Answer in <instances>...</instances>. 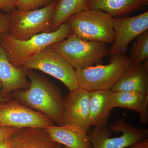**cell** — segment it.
Masks as SVG:
<instances>
[{"label":"cell","mask_w":148,"mask_h":148,"mask_svg":"<svg viewBox=\"0 0 148 148\" xmlns=\"http://www.w3.org/2000/svg\"><path fill=\"white\" fill-rule=\"evenodd\" d=\"M30 85L27 90L13 91L10 98L44 114L56 125H63L64 98L61 89L41 74L30 70Z\"/></svg>","instance_id":"6da1fadb"},{"label":"cell","mask_w":148,"mask_h":148,"mask_svg":"<svg viewBox=\"0 0 148 148\" xmlns=\"http://www.w3.org/2000/svg\"><path fill=\"white\" fill-rule=\"evenodd\" d=\"M72 33L66 21L53 32L38 34L27 40L16 39L8 32H4L0 34V44L5 50L11 64L20 67L37 53L65 40Z\"/></svg>","instance_id":"7a4b0ae2"},{"label":"cell","mask_w":148,"mask_h":148,"mask_svg":"<svg viewBox=\"0 0 148 148\" xmlns=\"http://www.w3.org/2000/svg\"><path fill=\"white\" fill-rule=\"evenodd\" d=\"M49 47L64 56L75 71L101 64L103 58L109 55L105 43L82 40L73 33Z\"/></svg>","instance_id":"3957f363"},{"label":"cell","mask_w":148,"mask_h":148,"mask_svg":"<svg viewBox=\"0 0 148 148\" xmlns=\"http://www.w3.org/2000/svg\"><path fill=\"white\" fill-rule=\"evenodd\" d=\"M110 63L76 71L79 87L88 90H111L115 84L132 65L126 53L110 56Z\"/></svg>","instance_id":"277c9868"},{"label":"cell","mask_w":148,"mask_h":148,"mask_svg":"<svg viewBox=\"0 0 148 148\" xmlns=\"http://www.w3.org/2000/svg\"><path fill=\"white\" fill-rule=\"evenodd\" d=\"M113 18L102 11L86 9L70 16L66 21L79 38L113 44L115 39Z\"/></svg>","instance_id":"5b68a950"},{"label":"cell","mask_w":148,"mask_h":148,"mask_svg":"<svg viewBox=\"0 0 148 148\" xmlns=\"http://www.w3.org/2000/svg\"><path fill=\"white\" fill-rule=\"evenodd\" d=\"M56 3L33 10L15 9L10 13L9 34L16 39L27 40L38 34L52 32Z\"/></svg>","instance_id":"8992f818"},{"label":"cell","mask_w":148,"mask_h":148,"mask_svg":"<svg viewBox=\"0 0 148 148\" xmlns=\"http://www.w3.org/2000/svg\"><path fill=\"white\" fill-rule=\"evenodd\" d=\"M93 148H125L148 138V129L133 127L119 119L106 127H94L87 133Z\"/></svg>","instance_id":"52a82bcc"},{"label":"cell","mask_w":148,"mask_h":148,"mask_svg":"<svg viewBox=\"0 0 148 148\" xmlns=\"http://www.w3.org/2000/svg\"><path fill=\"white\" fill-rule=\"evenodd\" d=\"M23 66L54 77L63 82L70 91L79 88L75 70L64 56L49 46L27 60Z\"/></svg>","instance_id":"ba28073f"},{"label":"cell","mask_w":148,"mask_h":148,"mask_svg":"<svg viewBox=\"0 0 148 148\" xmlns=\"http://www.w3.org/2000/svg\"><path fill=\"white\" fill-rule=\"evenodd\" d=\"M53 125L44 114L24 106L16 99L9 98L0 102L1 126L44 128Z\"/></svg>","instance_id":"9c48e42d"},{"label":"cell","mask_w":148,"mask_h":148,"mask_svg":"<svg viewBox=\"0 0 148 148\" xmlns=\"http://www.w3.org/2000/svg\"><path fill=\"white\" fill-rule=\"evenodd\" d=\"M115 39L109 56L126 53L130 43L148 29V12L131 17L114 18Z\"/></svg>","instance_id":"30bf717a"},{"label":"cell","mask_w":148,"mask_h":148,"mask_svg":"<svg viewBox=\"0 0 148 148\" xmlns=\"http://www.w3.org/2000/svg\"><path fill=\"white\" fill-rule=\"evenodd\" d=\"M89 101L90 91L79 87L70 91L64 98L63 124L77 126L88 133L91 127Z\"/></svg>","instance_id":"8fae6325"},{"label":"cell","mask_w":148,"mask_h":148,"mask_svg":"<svg viewBox=\"0 0 148 148\" xmlns=\"http://www.w3.org/2000/svg\"><path fill=\"white\" fill-rule=\"evenodd\" d=\"M29 71L23 66L16 67L11 64L5 50L0 44L1 94L3 98H10L13 91L29 88L30 82L27 77Z\"/></svg>","instance_id":"7c38bea8"},{"label":"cell","mask_w":148,"mask_h":148,"mask_svg":"<svg viewBox=\"0 0 148 148\" xmlns=\"http://www.w3.org/2000/svg\"><path fill=\"white\" fill-rule=\"evenodd\" d=\"M10 137L11 148H57L62 146L40 127L18 128Z\"/></svg>","instance_id":"4fadbf2b"},{"label":"cell","mask_w":148,"mask_h":148,"mask_svg":"<svg viewBox=\"0 0 148 148\" xmlns=\"http://www.w3.org/2000/svg\"><path fill=\"white\" fill-rule=\"evenodd\" d=\"M44 129L53 141L67 147L93 148L87 133L77 126L53 125Z\"/></svg>","instance_id":"5bb4252c"},{"label":"cell","mask_w":148,"mask_h":148,"mask_svg":"<svg viewBox=\"0 0 148 148\" xmlns=\"http://www.w3.org/2000/svg\"><path fill=\"white\" fill-rule=\"evenodd\" d=\"M112 91H134L148 94V60L132 64L111 89Z\"/></svg>","instance_id":"9a60e30c"},{"label":"cell","mask_w":148,"mask_h":148,"mask_svg":"<svg viewBox=\"0 0 148 148\" xmlns=\"http://www.w3.org/2000/svg\"><path fill=\"white\" fill-rule=\"evenodd\" d=\"M111 90L90 91L89 118L91 126H108L109 118L113 106Z\"/></svg>","instance_id":"2e32d148"},{"label":"cell","mask_w":148,"mask_h":148,"mask_svg":"<svg viewBox=\"0 0 148 148\" xmlns=\"http://www.w3.org/2000/svg\"><path fill=\"white\" fill-rule=\"evenodd\" d=\"M86 9L102 11L113 17L143 9L148 0H86Z\"/></svg>","instance_id":"e0dca14e"},{"label":"cell","mask_w":148,"mask_h":148,"mask_svg":"<svg viewBox=\"0 0 148 148\" xmlns=\"http://www.w3.org/2000/svg\"><path fill=\"white\" fill-rule=\"evenodd\" d=\"M86 9V0H57L56 3L52 32L66 22L70 16Z\"/></svg>","instance_id":"ac0fdd59"},{"label":"cell","mask_w":148,"mask_h":148,"mask_svg":"<svg viewBox=\"0 0 148 148\" xmlns=\"http://www.w3.org/2000/svg\"><path fill=\"white\" fill-rule=\"evenodd\" d=\"M114 108L118 107L140 112L148 100V94L134 91H112Z\"/></svg>","instance_id":"d6986e66"},{"label":"cell","mask_w":148,"mask_h":148,"mask_svg":"<svg viewBox=\"0 0 148 148\" xmlns=\"http://www.w3.org/2000/svg\"><path fill=\"white\" fill-rule=\"evenodd\" d=\"M135 39L129 57L132 64H141L148 60V29Z\"/></svg>","instance_id":"ffe728a7"},{"label":"cell","mask_w":148,"mask_h":148,"mask_svg":"<svg viewBox=\"0 0 148 148\" xmlns=\"http://www.w3.org/2000/svg\"><path fill=\"white\" fill-rule=\"evenodd\" d=\"M57 0H18L16 9L21 11L33 10L56 3Z\"/></svg>","instance_id":"44dd1931"},{"label":"cell","mask_w":148,"mask_h":148,"mask_svg":"<svg viewBox=\"0 0 148 148\" xmlns=\"http://www.w3.org/2000/svg\"><path fill=\"white\" fill-rule=\"evenodd\" d=\"M18 0H0V10L5 13H10L16 9Z\"/></svg>","instance_id":"7402d4cb"},{"label":"cell","mask_w":148,"mask_h":148,"mask_svg":"<svg viewBox=\"0 0 148 148\" xmlns=\"http://www.w3.org/2000/svg\"><path fill=\"white\" fill-rule=\"evenodd\" d=\"M10 16V13H3L0 11V34L8 32Z\"/></svg>","instance_id":"603a6c76"},{"label":"cell","mask_w":148,"mask_h":148,"mask_svg":"<svg viewBox=\"0 0 148 148\" xmlns=\"http://www.w3.org/2000/svg\"><path fill=\"white\" fill-rule=\"evenodd\" d=\"M18 129L16 127L1 126L0 127V141L10 136Z\"/></svg>","instance_id":"cb8c5ba5"},{"label":"cell","mask_w":148,"mask_h":148,"mask_svg":"<svg viewBox=\"0 0 148 148\" xmlns=\"http://www.w3.org/2000/svg\"><path fill=\"white\" fill-rule=\"evenodd\" d=\"M139 114L140 121L143 123L146 124L148 121V100L146 101Z\"/></svg>","instance_id":"d4e9b609"},{"label":"cell","mask_w":148,"mask_h":148,"mask_svg":"<svg viewBox=\"0 0 148 148\" xmlns=\"http://www.w3.org/2000/svg\"><path fill=\"white\" fill-rule=\"evenodd\" d=\"M129 148H148V139L139 141L130 147Z\"/></svg>","instance_id":"484cf974"},{"label":"cell","mask_w":148,"mask_h":148,"mask_svg":"<svg viewBox=\"0 0 148 148\" xmlns=\"http://www.w3.org/2000/svg\"><path fill=\"white\" fill-rule=\"evenodd\" d=\"M12 140L10 136L0 141V148H11Z\"/></svg>","instance_id":"4316f807"},{"label":"cell","mask_w":148,"mask_h":148,"mask_svg":"<svg viewBox=\"0 0 148 148\" xmlns=\"http://www.w3.org/2000/svg\"><path fill=\"white\" fill-rule=\"evenodd\" d=\"M2 88V85L1 84V82H0V102H2V101H5V100L6 99H7V98H3L2 97L1 95V89Z\"/></svg>","instance_id":"83f0119b"},{"label":"cell","mask_w":148,"mask_h":148,"mask_svg":"<svg viewBox=\"0 0 148 148\" xmlns=\"http://www.w3.org/2000/svg\"><path fill=\"white\" fill-rule=\"evenodd\" d=\"M57 148H69L68 147H65V146H64V147H63V145L60 146V147H59Z\"/></svg>","instance_id":"f1b7e54d"},{"label":"cell","mask_w":148,"mask_h":148,"mask_svg":"<svg viewBox=\"0 0 148 148\" xmlns=\"http://www.w3.org/2000/svg\"><path fill=\"white\" fill-rule=\"evenodd\" d=\"M1 127V125H0V127Z\"/></svg>","instance_id":"f546056e"}]
</instances>
